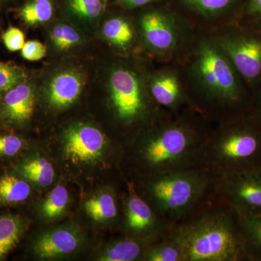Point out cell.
<instances>
[{
	"label": "cell",
	"mask_w": 261,
	"mask_h": 261,
	"mask_svg": "<svg viewBox=\"0 0 261 261\" xmlns=\"http://www.w3.org/2000/svg\"><path fill=\"white\" fill-rule=\"evenodd\" d=\"M214 37L252 94L261 87V32L229 22Z\"/></svg>",
	"instance_id": "cell-7"
},
{
	"label": "cell",
	"mask_w": 261,
	"mask_h": 261,
	"mask_svg": "<svg viewBox=\"0 0 261 261\" xmlns=\"http://www.w3.org/2000/svg\"><path fill=\"white\" fill-rule=\"evenodd\" d=\"M214 175L200 166L145 175L136 186L158 214L173 225L186 219L214 198Z\"/></svg>",
	"instance_id": "cell-4"
},
{
	"label": "cell",
	"mask_w": 261,
	"mask_h": 261,
	"mask_svg": "<svg viewBox=\"0 0 261 261\" xmlns=\"http://www.w3.org/2000/svg\"><path fill=\"white\" fill-rule=\"evenodd\" d=\"M27 74L18 65L0 62V93L6 92L15 86L25 82Z\"/></svg>",
	"instance_id": "cell-27"
},
{
	"label": "cell",
	"mask_w": 261,
	"mask_h": 261,
	"mask_svg": "<svg viewBox=\"0 0 261 261\" xmlns=\"http://www.w3.org/2000/svg\"><path fill=\"white\" fill-rule=\"evenodd\" d=\"M156 242V241H155ZM154 242L126 237L110 244L102 252V261H135L143 260L147 248Z\"/></svg>",
	"instance_id": "cell-16"
},
{
	"label": "cell",
	"mask_w": 261,
	"mask_h": 261,
	"mask_svg": "<svg viewBox=\"0 0 261 261\" xmlns=\"http://www.w3.org/2000/svg\"><path fill=\"white\" fill-rule=\"evenodd\" d=\"M142 37L149 49L162 57L173 56L184 42V30L177 18L163 10H151L139 20Z\"/></svg>",
	"instance_id": "cell-10"
},
{
	"label": "cell",
	"mask_w": 261,
	"mask_h": 261,
	"mask_svg": "<svg viewBox=\"0 0 261 261\" xmlns=\"http://www.w3.org/2000/svg\"><path fill=\"white\" fill-rule=\"evenodd\" d=\"M20 18L29 25L46 23L53 15L51 0H29L19 11Z\"/></svg>",
	"instance_id": "cell-23"
},
{
	"label": "cell",
	"mask_w": 261,
	"mask_h": 261,
	"mask_svg": "<svg viewBox=\"0 0 261 261\" xmlns=\"http://www.w3.org/2000/svg\"><path fill=\"white\" fill-rule=\"evenodd\" d=\"M237 23L261 32V0H247Z\"/></svg>",
	"instance_id": "cell-30"
},
{
	"label": "cell",
	"mask_w": 261,
	"mask_h": 261,
	"mask_svg": "<svg viewBox=\"0 0 261 261\" xmlns=\"http://www.w3.org/2000/svg\"><path fill=\"white\" fill-rule=\"evenodd\" d=\"M250 112L261 121V87L252 92Z\"/></svg>",
	"instance_id": "cell-34"
},
{
	"label": "cell",
	"mask_w": 261,
	"mask_h": 261,
	"mask_svg": "<svg viewBox=\"0 0 261 261\" xmlns=\"http://www.w3.org/2000/svg\"><path fill=\"white\" fill-rule=\"evenodd\" d=\"M81 243L80 235L69 228H60L43 233L36 240L34 250L39 258L50 260L74 252Z\"/></svg>",
	"instance_id": "cell-13"
},
{
	"label": "cell",
	"mask_w": 261,
	"mask_h": 261,
	"mask_svg": "<svg viewBox=\"0 0 261 261\" xmlns=\"http://www.w3.org/2000/svg\"><path fill=\"white\" fill-rule=\"evenodd\" d=\"M168 237L182 247L185 261H248L240 215L214 197L174 224Z\"/></svg>",
	"instance_id": "cell-3"
},
{
	"label": "cell",
	"mask_w": 261,
	"mask_h": 261,
	"mask_svg": "<svg viewBox=\"0 0 261 261\" xmlns=\"http://www.w3.org/2000/svg\"><path fill=\"white\" fill-rule=\"evenodd\" d=\"M213 125L195 108L178 113L163 110L137 147V161L144 176L202 166Z\"/></svg>",
	"instance_id": "cell-2"
},
{
	"label": "cell",
	"mask_w": 261,
	"mask_h": 261,
	"mask_svg": "<svg viewBox=\"0 0 261 261\" xmlns=\"http://www.w3.org/2000/svg\"><path fill=\"white\" fill-rule=\"evenodd\" d=\"M25 228V221L16 215L0 216V259L13 250Z\"/></svg>",
	"instance_id": "cell-18"
},
{
	"label": "cell",
	"mask_w": 261,
	"mask_h": 261,
	"mask_svg": "<svg viewBox=\"0 0 261 261\" xmlns=\"http://www.w3.org/2000/svg\"><path fill=\"white\" fill-rule=\"evenodd\" d=\"M35 94L30 84L25 82L5 92L3 97V112L7 119L17 124L25 123L34 113Z\"/></svg>",
	"instance_id": "cell-14"
},
{
	"label": "cell",
	"mask_w": 261,
	"mask_h": 261,
	"mask_svg": "<svg viewBox=\"0 0 261 261\" xmlns=\"http://www.w3.org/2000/svg\"><path fill=\"white\" fill-rule=\"evenodd\" d=\"M31 187L28 182L12 175H5L0 178V202L14 204L23 202L30 195Z\"/></svg>",
	"instance_id": "cell-22"
},
{
	"label": "cell",
	"mask_w": 261,
	"mask_h": 261,
	"mask_svg": "<svg viewBox=\"0 0 261 261\" xmlns=\"http://www.w3.org/2000/svg\"><path fill=\"white\" fill-rule=\"evenodd\" d=\"M68 192L64 186L58 185L53 189L42 205V214L46 219L60 217L66 209Z\"/></svg>",
	"instance_id": "cell-25"
},
{
	"label": "cell",
	"mask_w": 261,
	"mask_h": 261,
	"mask_svg": "<svg viewBox=\"0 0 261 261\" xmlns=\"http://www.w3.org/2000/svg\"><path fill=\"white\" fill-rule=\"evenodd\" d=\"M67 5L72 13L86 20L98 18L104 6L102 0H67Z\"/></svg>",
	"instance_id": "cell-29"
},
{
	"label": "cell",
	"mask_w": 261,
	"mask_h": 261,
	"mask_svg": "<svg viewBox=\"0 0 261 261\" xmlns=\"http://www.w3.org/2000/svg\"><path fill=\"white\" fill-rule=\"evenodd\" d=\"M184 3L202 16H219L233 9L238 0H183Z\"/></svg>",
	"instance_id": "cell-24"
},
{
	"label": "cell",
	"mask_w": 261,
	"mask_h": 261,
	"mask_svg": "<svg viewBox=\"0 0 261 261\" xmlns=\"http://www.w3.org/2000/svg\"><path fill=\"white\" fill-rule=\"evenodd\" d=\"M248 261H261V248L249 255Z\"/></svg>",
	"instance_id": "cell-36"
},
{
	"label": "cell",
	"mask_w": 261,
	"mask_h": 261,
	"mask_svg": "<svg viewBox=\"0 0 261 261\" xmlns=\"http://www.w3.org/2000/svg\"><path fill=\"white\" fill-rule=\"evenodd\" d=\"M46 53L45 46L36 40L25 42L21 49L22 56L29 61H40L45 57Z\"/></svg>",
	"instance_id": "cell-33"
},
{
	"label": "cell",
	"mask_w": 261,
	"mask_h": 261,
	"mask_svg": "<svg viewBox=\"0 0 261 261\" xmlns=\"http://www.w3.org/2000/svg\"><path fill=\"white\" fill-rule=\"evenodd\" d=\"M21 173L24 177L39 187L49 186L54 181L53 164L44 158H35L24 163L21 166Z\"/></svg>",
	"instance_id": "cell-21"
},
{
	"label": "cell",
	"mask_w": 261,
	"mask_h": 261,
	"mask_svg": "<svg viewBox=\"0 0 261 261\" xmlns=\"http://www.w3.org/2000/svg\"><path fill=\"white\" fill-rule=\"evenodd\" d=\"M3 40L8 50H20L25 44V36L21 30L15 27H10L3 34Z\"/></svg>",
	"instance_id": "cell-32"
},
{
	"label": "cell",
	"mask_w": 261,
	"mask_h": 261,
	"mask_svg": "<svg viewBox=\"0 0 261 261\" xmlns=\"http://www.w3.org/2000/svg\"><path fill=\"white\" fill-rule=\"evenodd\" d=\"M109 92L115 117L126 126L142 121L152 124L164 110L154 102L138 75L125 67L111 72Z\"/></svg>",
	"instance_id": "cell-6"
},
{
	"label": "cell",
	"mask_w": 261,
	"mask_h": 261,
	"mask_svg": "<svg viewBox=\"0 0 261 261\" xmlns=\"http://www.w3.org/2000/svg\"><path fill=\"white\" fill-rule=\"evenodd\" d=\"M107 145V139L100 130L87 124L70 127L63 137L65 156L73 163L94 162L102 157Z\"/></svg>",
	"instance_id": "cell-11"
},
{
	"label": "cell",
	"mask_w": 261,
	"mask_h": 261,
	"mask_svg": "<svg viewBox=\"0 0 261 261\" xmlns=\"http://www.w3.org/2000/svg\"><path fill=\"white\" fill-rule=\"evenodd\" d=\"M105 38L113 45L127 49L135 40V32L129 22L121 17L109 19L102 28Z\"/></svg>",
	"instance_id": "cell-19"
},
{
	"label": "cell",
	"mask_w": 261,
	"mask_h": 261,
	"mask_svg": "<svg viewBox=\"0 0 261 261\" xmlns=\"http://www.w3.org/2000/svg\"><path fill=\"white\" fill-rule=\"evenodd\" d=\"M86 212L99 222H112L118 219L117 199L113 191L104 192L86 202Z\"/></svg>",
	"instance_id": "cell-17"
},
{
	"label": "cell",
	"mask_w": 261,
	"mask_h": 261,
	"mask_svg": "<svg viewBox=\"0 0 261 261\" xmlns=\"http://www.w3.org/2000/svg\"><path fill=\"white\" fill-rule=\"evenodd\" d=\"M82 78L73 71H64L55 75L48 85L47 99L51 107L64 109L73 104L82 93Z\"/></svg>",
	"instance_id": "cell-15"
},
{
	"label": "cell",
	"mask_w": 261,
	"mask_h": 261,
	"mask_svg": "<svg viewBox=\"0 0 261 261\" xmlns=\"http://www.w3.org/2000/svg\"><path fill=\"white\" fill-rule=\"evenodd\" d=\"M156 0H121L122 3L128 8H137L144 6Z\"/></svg>",
	"instance_id": "cell-35"
},
{
	"label": "cell",
	"mask_w": 261,
	"mask_h": 261,
	"mask_svg": "<svg viewBox=\"0 0 261 261\" xmlns=\"http://www.w3.org/2000/svg\"><path fill=\"white\" fill-rule=\"evenodd\" d=\"M240 222L249 258L251 252L261 248V214L240 216Z\"/></svg>",
	"instance_id": "cell-26"
},
{
	"label": "cell",
	"mask_w": 261,
	"mask_h": 261,
	"mask_svg": "<svg viewBox=\"0 0 261 261\" xmlns=\"http://www.w3.org/2000/svg\"><path fill=\"white\" fill-rule=\"evenodd\" d=\"M202 167L215 176L261 167V121L251 113L214 123Z\"/></svg>",
	"instance_id": "cell-5"
},
{
	"label": "cell",
	"mask_w": 261,
	"mask_h": 261,
	"mask_svg": "<svg viewBox=\"0 0 261 261\" xmlns=\"http://www.w3.org/2000/svg\"><path fill=\"white\" fill-rule=\"evenodd\" d=\"M128 194L124 203L123 227L127 237L155 242L168 238L174 225L161 218L135 188L126 181Z\"/></svg>",
	"instance_id": "cell-9"
},
{
	"label": "cell",
	"mask_w": 261,
	"mask_h": 261,
	"mask_svg": "<svg viewBox=\"0 0 261 261\" xmlns=\"http://www.w3.org/2000/svg\"><path fill=\"white\" fill-rule=\"evenodd\" d=\"M51 39L57 48L61 50L70 49L80 42V34L66 24L57 25L51 30Z\"/></svg>",
	"instance_id": "cell-28"
},
{
	"label": "cell",
	"mask_w": 261,
	"mask_h": 261,
	"mask_svg": "<svg viewBox=\"0 0 261 261\" xmlns=\"http://www.w3.org/2000/svg\"><path fill=\"white\" fill-rule=\"evenodd\" d=\"M213 195L240 216L261 214V167L215 176Z\"/></svg>",
	"instance_id": "cell-8"
},
{
	"label": "cell",
	"mask_w": 261,
	"mask_h": 261,
	"mask_svg": "<svg viewBox=\"0 0 261 261\" xmlns=\"http://www.w3.org/2000/svg\"><path fill=\"white\" fill-rule=\"evenodd\" d=\"M147 89L154 102L166 111L178 113L187 108H195L186 85L172 69L163 68L153 73L149 77Z\"/></svg>",
	"instance_id": "cell-12"
},
{
	"label": "cell",
	"mask_w": 261,
	"mask_h": 261,
	"mask_svg": "<svg viewBox=\"0 0 261 261\" xmlns=\"http://www.w3.org/2000/svg\"><path fill=\"white\" fill-rule=\"evenodd\" d=\"M146 261H185V253L179 244L168 238L151 243L143 258Z\"/></svg>",
	"instance_id": "cell-20"
},
{
	"label": "cell",
	"mask_w": 261,
	"mask_h": 261,
	"mask_svg": "<svg viewBox=\"0 0 261 261\" xmlns=\"http://www.w3.org/2000/svg\"><path fill=\"white\" fill-rule=\"evenodd\" d=\"M20 137L13 135H0V156H14L23 147Z\"/></svg>",
	"instance_id": "cell-31"
},
{
	"label": "cell",
	"mask_w": 261,
	"mask_h": 261,
	"mask_svg": "<svg viewBox=\"0 0 261 261\" xmlns=\"http://www.w3.org/2000/svg\"><path fill=\"white\" fill-rule=\"evenodd\" d=\"M188 77L194 107L213 123L250 113L252 92L214 36L196 43Z\"/></svg>",
	"instance_id": "cell-1"
}]
</instances>
